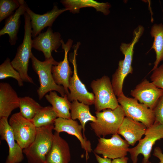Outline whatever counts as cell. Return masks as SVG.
<instances>
[{
  "instance_id": "6da1fadb",
  "label": "cell",
  "mask_w": 163,
  "mask_h": 163,
  "mask_svg": "<svg viewBox=\"0 0 163 163\" xmlns=\"http://www.w3.org/2000/svg\"><path fill=\"white\" fill-rule=\"evenodd\" d=\"M144 30L142 26H138L133 31L131 42L122 43L120 46V50L124 57L119 61L118 68L112 75L111 81L115 94L117 97L123 94V87L125 78L129 74L133 73L132 64L134 46L142 35Z\"/></svg>"
},
{
  "instance_id": "7a4b0ae2",
  "label": "cell",
  "mask_w": 163,
  "mask_h": 163,
  "mask_svg": "<svg viewBox=\"0 0 163 163\" xmlns=\"http://www.w3.org/2000/svg\"><path fill=\"white\" fill-rule=\"evenodd\" d=\"M24 18V33L23 40L18 46L15 56L11 61L14 68L19 73L24 82L34 84L32 78L28 74L29 59L32 54V27L30 17L26 12Z\"/></svg>"
},
{
  "instance_id": "3957f363",
  "label": "cell",
  "mask_w": 163,
  "mask_h": 163,
  "mask_svg": "<svg viewBox=\"0 0 163 163\" xmlns=\"http://www.w3.org/2000/svg\"><path fill=\"white\" fill-rule=\"evenodd\" d=\"M54 124L37 128L35 138L27 148L23 150L28 163H45L52 145Z\"/></svg>"
},
{
  "instance_id": "277c9868",
  "label": "cell",
  "mask_w": 163,
  "mask_h": 163,
  "mask_svg": "<svg viewBox=\"0 0 163 163\" xmlns=\"http://www.w3.org/2000/svg\"><path fill=\"white\" fill-rule=\"evenodd\" d=\"M30 59L32 68L39 77L40 86L37 90V92L39 100H41L47 93L51 91H57L62 97L67 94L64 87L56 83L52 73V66L57 65L59 62L53 58L41 61L33 53Z\"/></svg>"
},
{
  "instance_id": "5b68a950",
  "label": "cell",
  "mask_w": 163,
  "mask_h": 163,
  "mask_svg": "<svg viewBox=\"0 0 163 163\" xmlns=\"http://www.w3.org/2000/svg\"><path fill=\"white\" fill-rule=\"evenodd\" d=\"M96 120L90 124L95 135L99 137L117 133L125 115L120 105L114 110L107 109L96 112Z\"/></svg>"
},
{
  "instance_id": "8992f818",
  "label": "cell",
  "mask_w": 163,
  "mask_h": 163,
  "mask_svg": "<svg viewBox=\"0 0 163 163\" xmlns=\"http://www.w3.org/2000/svg\"><path fill=\"white\" fill-rule=\"evenodd\" d=\"M90 86L94 95L95 109L96 112L104 109L114 110L119 105L109 78L104 75L93 80Z\"/></svg>"
},
{
  "instance_id": "52a82bcc",
  "label": "cell",
  "mask_w": 163,
  "mask_h": 163,
  "mask_svg": "<svg viewBox=\"0 0 163 163\" xmlns=\"http://www.w3.org/2000/svg\"><path fill=\"white\" fill-rule=\"evenodd\" d=\"M117 99L126 117L140 122L147 128L154 123L155 117L153 110L143 104L138 103L136 99L127 97L123 94L118 97Z\"/></svg>"
},
{
  "instance_id": "ba28073f",
  "label": "cell",
  "mask_w": 163,
  "mask_h": 163,
  "mask_svg": "<svg viewBox=\"0 0 163 163\" xmlns=\"http://www.w3.org/2000/svg\"><path fill=\"white\" fill-rule=\"evenodd\" d=\"M145 135L144 138L139 141L136 146L129 149L133 163H137L138 156L140 154L144 157L142 163H151L149 159L153 146L157 140L163 138V125L155 122L147 128Z\"/></svg>"
},
{
  "instance_id": "9c48e42d",
  "label": "cell",
  "mask_w": 163,
  "mask_h": 163,
  "mask_svg": "<svg viewBox=\"0 0 163 163\" xmlns=\"http://www.w3.org/2000/svg\"><path fill=\"white\" fill-rule=\"evenodd\" d=\"M80 44L78 42L74 46H73L74 53L73 54H70V61L73 65L74 71L72 76L69 80L68 88L70 92L67 97L70 102L77 100L89 106L91 105L94 104V94L88 91L78 75L76 55Z\"/></svg>"
},
{
  "instance_id": "30bf717a",
  "label": "cell",
  "mask_w": 163,
  "mask_h": 163,
  "mask_svg": "<svg viewBox=\"0 0 163 163\" xmlns=\"http://www.w3.org/2000/svg\"><path fill=\"white\" fill-rule=\"evenodd\" d=\"M8 121L17 142L23 149L28 147L35 139L37 128L20 112L13 114Z\"/></svg>"
},
{
  "instance_id": "8fae6325",
  "label": "cell",
  "mask_w": 163,
  "mask_h": 163,
  "mask_svg": "<svg viewBox=\"0 0 163 163\" xmlns=\"http://www.w3.org/2000/svg\"><path fill=\"white\" fill-rule=\"evenodd\" d=\"M129 144L117 133L108 139L100 137L94 152L104 158L114 159L125 156L128 152Z\"/></svg>"
},
{
  "instance_id": "7c38bea8",
  "label": "cell",
  "mask_w": 163,
  "mask_h": 163,
  "mask_svg": "<svg viewBox=\"0 0 163 163\" xmlns=\"http://www.w3.org/2000/svg\"><path fill=\"white\" fill-rule=\"evenodd\" d=\"M130 95L140 103L153 110L163 95V90L145 79L131 90Z\"/></svg>"
},
{
  "instance_id": "4fadbf2b",
  "label": "cell",
  "mask_w": 163,
  "mask_h": 163,
  "mask_svg": "<svg viewBox=\"0 0 163 163\" xmlns=\"http://www.w3.org/2000/svg\"><path fill=\"white\" fill-rule=\"evenodd\" d=\"M62 40L59 33L53 32L51 27H48L46 32L40 33L32 40V47L42 51L45 60H48L53 58L52 53L53 51H57L61 45Z\"/></svg>"
},
{
  "instance_id": "5bb4252c",
  "label": "cell",
  "mask_w": 163,
  "mask_h": 163,
  "mask_svg": "<svg viewBox=\"0 0 163 163\" xmlns=\"http://www.w3.org/2000/svg\"><path fill=\"white\" fill-rule=\"evenodd\" d=\"M0 135L1 140H5L9 148L8 155L5 163H20L24 160L23 149L15 141L8 123V118H0Z\"/></svg>"
},
{
  "instance_id": "9a60e30c",
  "label": "cell",
  "mask_w": 163,
  "mask_h": 163,
  "mask_svg": "<svg viewBox=\"0 0 163 163\" xmlns=\"http://www.w3.org/2000/svg\"><path fill=\"white\" fill-rule=\"evenodd\" d=\"M62 47L65 52L63 60L58 64L53 66L51 72L54 80L58 85L62 86L64 88L67 95L69 93L68 86L69 79L73 72L70 66L68 59V53L72 47L73 41L69 39L66 43L62 39Z\"/></svg>"
},
{
  "instance_id": "2e32d148",
  "label": "cell",
  "mask_w": 163,
  "mask_h": 163,
  "mask_svg": "<svg viewBox=\"0 0 163 163\" xmlns=\"http://www.w3.org/2000/svg\"><path fill=\"white\" fill-rule=\"evenodd\" d=\"M68 11L66 8L59 9L54 6L52 9L43 14H37L27 6L26 12L30 19L32 27V37H36L45 28L51 27L53 22L60 14Z\"/></svg>"
},
{
  "instance_id": "e0dca14e",
  "label": "cell",
  "mask_w": 163,
  "mask_h": 163,
  "mask_svg": "<svg viewBox=\"0 0 163 163\" xmlns=\"http://www.w3.org/2000/svg\"><path fill=\"white\" fill-rule=\"evenodd\" d=\"M53 129L60 133L65 132L76 137L79 141L81 147L85 151L86 155L92 151L91 143L82 134V128L77 121L72 119L58 117L54 123Z\"/></svg>"
},
{
  "instance_id": "ac0fdd59",
  "label": "cell",
  "mask_w": 163,
  "mask_h": 163,
  "mask_svg": "<svg viewBox=\"0 0 163 163\" xmlns=\"http://www.w3.org/2000/svg\"><path fill=\"white\" fill-rule=\"evenodd\" d=\"M20 97L10 85L0 83V118H8L12 112L19 107Z\"/></svg>"
},
{
  "instance_id": "d6986e66",
  "label": "cell",
  "mask_w": 163,
  "mask_h": 163,
  "mask_svg": "<svg viewBox=\"0 0 163 163\" xmlns=\"http://www.w3.org/2000/svg\"><path fill=\"white\" fill-rule=\"evenodd\" d=\"M69 145L67 142L56 132L54 133L51 149L45 163H69L71 160Z\"/></svg>"
},
{
  "instance_id": "ffe728a7",
  "label": "cell",
  "mask_w": 163,
  "mask_h": 163,
  "mask_svg": "<svg viewBox=\"0 0 163 163\" xmlns=\"http://www.w3.org/2000/svg\"><path fill=\"white\" fill-rule=\"evenodd\" d=\"M147 128L142 123L127 117H124L117 133L123 136L129 145L134 146L145 135Z\"/></svg>"
},
{
  "instance_id": "44dd1931",
  "label": "cell",
  "mask_w": 163,
  "mask_h": 163,
  "mask_svg": "<svg viewBox=\"0 0 163 163\" xmlns=\"http://www.w3.org/2000/svg\"><path fill=\"white\" fill-rule=\"evenodd\" d=\"M19 7L12 15L5 20L4 26L0 30V36L8 34L11 45H15L18 39L17 34L20 24V17L26 12L28 6L26 2L20 0Z\"/></svg>"
},
{
  "instance_id": "7402d4cb",
  "label": "cell",
  "mask_w": 163,
  "mask_h": 163,
  "mask_svg": "<svg viewBox=\"0 0 163 163\" xmlns=\"http://www.w3.org/2000/svg\"><path fill=\"white\" fill-rule=\"evenodd\" d=\"M65 8L73 13H78L81 8L92 7L97 11L102 12L105 15L109 14L111 7L108 2L100 3L92 0H62L60 1Z\"/></svg>"
},
{
  "instance_id": "603a6c76",
  "label": "cell",
  "mask_w": 163,
  "mask_h": 163,
  "mask_svg": "<svg viewBox=\"0 0 163 163\" xmlns=\"http://www.w3.org/2000/svg\"><path fill=\"white\" fill-rule=\"evenodd\" d=\"M47 101L52 105L57 117L71 119L69 110L71 103L67 98V94L60 97L56 91H51L45 96Z\"/></svg>"
},
{
  "instance_id": "cb8c5ba5",
  "label": "cell",
  "mask_w": 163,
  "mask_h": 163,
  "mask_svg": "<svg viewBox=\"0 0 163 163\" xmlns=\"http://www.w3.org/2000/svg\"><path fill=\"white\" fill-rule=\"evenodd\" d=\"M89 106L75 100L71 103L70 109L71 119L74 120L76 119L79 120L85 136V126L86 123L88 121L95 122L96 119V117L91 113Z\"/></svg>"
},
{
  "instance_id": "d4e9b609",
  "label": "cell",
  "mask_w": 163,
  "mask_h": 163,
  "mask_svg": "<svg viewBox=\"0 0 163 163\" xmlns=\"http://www.w3.org/2000/svg\"><path fill=\"white\" fill-rule=\"evenodd\" d=\"M150 34L154 38L151 49L154 50L156 54L154 66L151 71H153L163 60V24L161 23L154 24L151 28Z\"/></svg>"
},
{
  "instance_id": "484cf974",
  "label": "cell",
  "mask_w": 163,
  "mask_h": 163,
  "mask_svg": "<svg viewBox=\"0 0 163 163\" xmlns=\"http://www.w3.org/2000/svg\"><path fill=\"white\" fill-rule=\"evenodd\" d=\"M57 116L52 106L42 107L31 121L36 128L54 124Z\"/></svg>"
},
{
  "instance_id": "4316f807",
  "label": "cell",
  "mask_w": 163,
  "mask_h": 163,
  "mask_svg": "<svg viewBox=\"0 0 163 163\" xmlns=\"http://www.w3.org/2000/svg\"><path fill=\"white\" fill-rule=\"evenodd\" d=\"M20 112L24 117L31 120L42 107L30 97H20Z\"/></svg>"
},
{
  "instance_id": "83f0119b",
  "label": "cell",
  "mask_w": 163,
  "mask_h": 163,
  "mask_svg": "<svg viewBox=\"0 0 163 163\" xmlns=\"http://www.w3.org/2000/svg\"><path fill=\"white\" fill-rule=\"evenodd\" d=\"M8 78H13L16 80L19 87L24 86V82L19 73L13 67L8 57L0 66V79Z\"/></svg>"
},
{
  "instance_id": "f1b7e54d",
  "label": "cell",
  "mask_w": 163,
  "mask_h": 163,
  "mask_svg": "<svg viewBox=\"0 0 163 163\" xmlns=\"http://www.w3.org/2000/svg\"><path fill=\"white\" fill-rule=\"evenodd\" d=\"M20 5V0H0V22L12 15Z\"/></svg>"
},
{
  "instance_id": "f546056e",
  "label": "cell",
  "mask_w": 163,
  "mask_h": 163,
  "mask_svg": "<svg viewBox=\"0 0 163 163\" xmlns=\"http://www.w3.org/2000/svg\"><path fill=\"white\" fill-rule=\"evenodd\" d=\"M153 71L150 77L152 82L163 90V63Z\"/></svg>"
},
{
  "instance_id": "4dcf8cb0",
  "label": "cell",
  "mask_w": 163,
  "mask_h": 163,
  "mask_svg": "<svg viewBox=\"0 0 163 163\" xmlns=\"http://www.w3.org/2000/svg\"><path fill=\"white\" fill-rule=\"evenodd\" d=\"M155 117V122L163 125V95L158 100L153 110Z\"/></svg>"
},
{
  "instance_id": "1f68e13d",
  "label": "cell",
  "mask_w": 163,
  "mask_h": 163,
  "mask_svg": "<svg viewBox=\"0 0 163 163\" xmlns=\"http://www.w3.org/2000/svg\"><path fill=\"white\" fill-rule=\"evenodd\" d=\"M153 155L159 159L160 162L159 163H163V154L160 147H157L155 148Z\"/></svg>"
},
{
  "instance_id": "d6a6232c",
  "label": "cell",
  "mask_w": 163,
  "mask_h": 163,
  "mask_svg": "<svg viewBox=\"0 0 163 163\" xmlns=\"http://www.w3.org/2000/svg\"><path fill=\"white\" fill-rule=\"evenodd\" d=\"M96 159L98 163H112L111 159L105 158H102L97 154L94 153Z\"/></svg>"
},
{
  "instance_id": "836d02e7",
  "label": "cell",
  "mask_w": 163,
  "mask_h": 163,
  "mask_svg": "<svg viewBox=\"0 0 163 163\" xmlns=\"http://www.w3.org/2000/svg\"><path fill=\"white\" fill-rule=\"evenodd\" d=\"M129 158L125 156L113 159L112 163H128Z\"/></svg>"
}]
</instances>
